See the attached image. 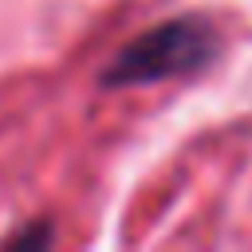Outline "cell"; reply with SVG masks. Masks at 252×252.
Listing matches in <instances>:
<instances>
[{
	"mask_svg": "<svg viewBox=\"0 0 252 252\" xmlns=\"http://www.w3.org/2000/svg\"><path fill=\"white\" fill-rule=\"evenodd\" d=\"M217 51H220V35L205 16H173L146 28L138 39H130L102 71V87L165 83V79L201 71Z\"/></svg>",
	"mask_w": 252,
	"mask_h": 252,
	"instance_id": "cell-1",
	"label": "cell"
}]
</instances>
